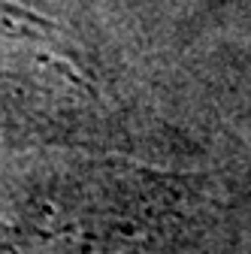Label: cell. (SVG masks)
<instances>
[{"label": "cell", "mask_w": 251, "mask_h": 254, "mask_svg": "<svg viewBox=\"0 0 251 254\" xmlns=\"http://www.w3.org/2000/svg\"><path fill=\"white\" fill-rule=\"evenodd\" d=\"M0 67L61 94H94V79L67 46V34L15 0H0Z\"/></svg>", "instance_id": "obj_1"}]
</instances>
